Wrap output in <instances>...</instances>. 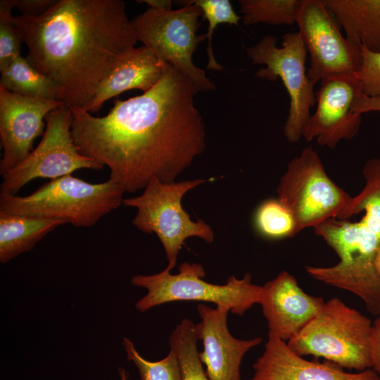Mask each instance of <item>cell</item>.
I'll list each match as a JSON object with an SVG mask.
<instances>
[{"instance_id":"obj_27","label":"cell","mask_w":380,"mask_h":380,"mask_svg":"<svg viewBox=\"0 0 380 380\" xmlns=\"http://www.w3.org/2000/svg\"><path fill=\"white\" fill-rule=\"evenodd\" d=\"M11 0L0 1V72L21 56L22 40L13 22Z\"/></svg>"},{"instance_id":"obj_7","label":"cell","mask_w":380,"mask_h":380,"mask_svg":"<svg viewBox=\"0 0 380 380\" xmlns=\"http://www.w3.org/2000/svg\"><path fill=\"white\" fill-rule=\"evenodd\" d=\"M205 179L164 183L152 179L144 192L123 199L125 206L137 208L132 224L139 230L158 237L170 271L176 266L180 249L189 237H198L207 243L214 240L211 227L203 220H191L183 209L182 200L186 193L205 183Z\"/></svg>"},{"instance_id":"obj_22","label":"cell","mask_w":380,"mask_h":380,"mask_svg":"<svg viewBox=\"0 0 380 380\" xmlns=\"http://www.w3.org/2000/svg\"><path fill=\"white\" fill-rule=\"evenodd\" d=\"M195 324L184 318L170 336V350L177 358L181 380H210L204 370L197 348Z\"/></svg>"},{"instance_id":"obj_9","label":"cell","mask_w":380,"mask_h":380,"mask_svg":"<svg viewBox=\"0 0 380 380\" xmlns=\"http://www.w3.org/2000/svg\"><path fill=\"white\" fill-rule=\"evenodd\" d=\"M277 38L264 35L246 53L255 65H264L255 77L272 82L280 78L290 99L289 115L284 126V134L290 143L302 137L303 128L310 117V109L316 103L315 84L305 70L307 50L298 31L284 34L281 46Z\"/></svg>"},{"instance_id":"obj_23","label":"cell","mask_w":380,"mask_h":380,"mask_svg":"<svg viewBox=\"0 0 380 380\" xmlns=\"http://www.w3.org/2000/svg\"><path fill=\"white\" fill-rule=\"evenodd\" d=\"M302 0H240L244 25L266 23L293 25L296 22Z\"/></svg>"},{"instance_id":"obj_8","label":"cell","mask_w":380,"mask_h":380,"mask_svg":"<svg viewBox=\"0 0 380 380\" xmlns=\"http://www.w3.org/2000/svg\"><path fill=\"white\" fill-rule=\"evenodd\" d=\"M177 9L148 8L131 20L134 34L143 46L159 59L188 76L199 91H211L215 85L197 67L192 56L198 44L206 39L198 35L202 11L189 1H182Z\"/></svg>"},{"instance_id":"obj_3","label":"cell","mask_w":380,"mask_h":380,"mask_svg":"<svg viewBox=\"0 0 380 380\" xmlns=\"http://www.w3.org/2000/svg\"><path fill=\"white\" fill-rule=\"evenodd\" d=\"M362 175L364 187L337 218L313 229L339 257L337 264L319 267L317 279L371 301L380 298V276L375 267L380 245V158L367 160Z\"/></svg>"},{"instance_id":"obj_2","label":"cell","mask_w":380,"mask_h":380,"mask_svg":"<svg viewBox=\"0 0 380 380\" xmlns=\"http://www.w3.org/2000/svg\"><path fill=\"white\" fill-rule=\"evenodd\" d=\"M13 22L26 58L58 86V101L81 108L137 42L121 0H58L40 16Z\"/></svg>"},{"instance_id":"obj_1","label":"cell","mask_w":380,"mask_h":380,"mask_svg":"<svg viewBox=\"0 0 380 380\" xmlns=\"http://www.w3.org/2000/svg\"><path fill=\"white\" fill-rule=\"evenodd\" d=\"M198 91L169 65L152 89L115 99L105 116L70 106L75 144L82 155L107 167L125 192L144 189L153 179L173 182L205 147V125L194 99Z\"/></svg>"},{"instance_id":"obj_29","label":"cell","mask_w":380,"mask_h":380,"mask_svg":"<svg viewBox=\"0 0 380 380\" xmlns=\"http://www.w3.org/2000/svg\"><path fill=\"white\" fill-rule=\"evenodd\" d=\"M58 0H11L13 8L21 12V15L38 17L49 10Z\"/></svg>"},{"instance_id":"obj_31","label":"cell","mask_w":380,"mask_h":380,"mask_svg":"<svg viewBox=\"0 0 380 380\" xmlns=\"http://www.w3.org/2000/svg\"><path fill=\"white\" fill-rule=\"evenodd\" d=\"M353 110L360 115L368 112H380V97H369L360 90L354 100Z\"/></svg>"},{"instance_id":"obj_33","label":"cell","mask_w":380,"mask_h":380,"mask_svg":"<svg viewBox=\"0 0 380 380\" xmlns=\"http://www.w3.org/2000/svg\"><path fill=\"white\" fill-rule=\"evenodd\" d=\"M375 267L380 276V245L378 248L376 258H375Z\"/></svg>"},{"instance_id":"obj_18","label":"cell","mask_w":380,"mask_h":380,"mask_svg":"<svg viewBox=\"0 0 380 380\" xmlns=\"http://www.w3.org/2000/svg\"><path fill=\"white\" fill-rule=\"evenodd\" d=\"M169 65L144 46L134 48L103 80L84 109L90 113L98 112L106 101L129 89L148 91L161 79Z\"/></svg>"},{"instance_id":"obj_5","label":"cell","mask_w":380,"mask_h":380,"mask_svg":"<svg viewBox=\"0 0 380 380\" xmlns=\"http://www.w3.org/2000/svg\"><path fill=\"white\" fill-rule=\"evenodd\" d=\"M372 327L367 317L334 297L287 345L299 356L323 357L360 372L372 367Z\"/></svg>"},{"instance_id":"obj_16","label":"cell","mask_w":380,"mask_h":380,"mask_svg":"<svg viewBox=\"0 0 380 380\" xmlns=\"http://www.w3.org/2000/svg\"><path fill=\"white\" fill-rule=\"evenodd\" d=\"M322 297L306 293L286 271L262 286L260 304L269 332L288 341L300 332L321 310Z\"/></svg>"},{"instance_id":"obj_13","label":"cell","mask_w":380,"mask_h":380,"mask_svg":"<svg viewBox=\"0 0 380 380\" xmlns=\"http://www.w3.org/2000/svg\"><path fill=\"white\" fill-rule=\"evenodd\" d=\"M315 92L317 108L308 120L302 137L310 141L316 139L321 146L334 149L343 139H351L357 134L362 115L353 110L360 90L355 73L322 79Z\"/></svg>"},{"instance_id":"obj_21","label":"cell","mask_w":380,"mask_h":380,"mask_svg":"<svg viewBox=\"0 0 380 380\" xmlns=\"http://www.w3.org/2000/svg\"><path fill=\"white\" fill-rule=\"evenodd\" d=\"M0 87L14 94L46 100H57L58 86L21 56L1 72Z\"/></svg>"},{"instance_id":"obj_25","label":"cell","mask_w":380,"mask_h":380,"mask_svg":"<svg viewBox=\"0 0 380 380\" xmlns=\"http://www.w3.org/2000/svg\"><path fill=\"white\" fill-rule=\"evenodd\" d=\"M200 8L202 15L208 22V32L205 34L208 40L206 53L208 63L206 69L222 71L223 67L217 62L213 49V34L220 24L227 23L239 26L242 17L234 10L229 0H192L189 1Z\"/></svg>"},{"instance_id":"obj_12","label":"cell","mask_w":380,"mask_h":380,"mask_svg":"<svg viewBox=\"0 0 380 380\" xmlns=\"http://www.w3.org/2000/svg\"><path fill=\"white\" fill-rule=\"evenodd\" d=\"M296 23L310 55L307 74L314 84L328 77L360 70V47L342 34L322 0H302Z\"/></svg>"},{"instance_id":"obj_15","label":"cell","mask_w":380,"mask_h":380,"mask_svg":"<svg viewBox=\"0 0 380 380\" xmlns=\"http://www.w3.org/2000/svg\"><path fill=\"white\" fill-rule=\"evenodd\" d=\"M197 310L201 322L195 324L203 350L199 357L205 365L210 380H241L240 365L245 354L262 342L260 337L250 340L234 338L227 327L230 311L226 306L215 308L200 303Z\"/></svg>"},{"instance_id":"obj_30","label":"cell","mask_w":380,"mask_h":380,"mask_svg":"<svg viewBox=\"0 0 380 380\" xmlns=\"http://www.w3.org/2000/svg\"><path fill=\"white\" fill-rule=\"evenodd\" d=\"M370 346L372 369L380 374V316L372 322Z\"/></svg>"},{"instance_id":"obj_26","label":"cell","mask_w":380,"mask_h":380,"mask_svg":"<svg viewBox=\"0 0 380 380\" xmlns=\"http://www.w3.org/2000/svg\"><path fill=\"white\" fill-rule=\"evenodd\" d=\"M122 344L127 360L138 369L140 380H181L179 362L173 351L170 350L160 360L151 362L144 358L127 338H123Z\"/></svg>"},{"instance_id":"obj_20","label":"cell","mask_w":380,"mask_h":380,"mask_svg":"<svg viewBox=\"0 0 380 380\" xmlns=\"http://www.w3.org/2000/svg\"><path fill=\"white\" fill-rule=\"evenodd\" d=\"M65 222L13 214L0 210V262L6 263L29 251Z\"/></svg>"},{"instance_id":"obj_17","label":"cell","mask_w":380,"mask_h":380,"mask_svg":"<svg viewBox=\"0 0 380 380\" xmlns=\"http://www.w3.org/2000/svg\"><path fill=\"white\" fill-rule=\"evenodd\" d=\"M253 368L251 380H380V374L372 368L352 373L327 360L321 363L305 360L270 333Z\"/></svg>"},{"instance_id":"obj_11","label":"cell","mask_w":380,"mask_h":380,"mask_svg":"<svg viewBox=\"0 0 380 380\" xmlns=\"http://www.w3.org/2000/svg\"><path fill=\"white\" fill-rule=\"evenodd\" d=\"M72 111L64 105L45 117L46 128L37 147L2 177V195H16L29 182L37 178L55 179L80 169L102 170L104 167L82 155L72 134Z\"/></svg>"},{"instance_id":"obj_32","label":"cell","mask_w":380,"mask_h":380,"mask_svg":"<svg viewBox=\"0 0 380 380\" xmlns=\"http://www.w3.org/2000/svg\"><path fill=\"white\" fill-rule=\"evenodd\" d=\"M138 3H145L149 8L156 9H172V1L167 0H141L137 1Z\"/></svg>"},{"instance_id":"obj_19","label":"cell","mask_w":380,"mask_h":380,"mask_svg":"<svg viewBox=\"0 0 380 380\" xmlns=\"http://www.w3.org/2000/svg\"><path fill=\"white\" fill-rule=\"evenodd\" d=\"M352 44L380 52V0H322Z\"/></svg>"},{"instance_id":"obj_10","label":"cell","mask_w":380,"mask_h":380,"mask_svg":"<svg viewBox=\"0 0 380 380\" xmlns=\"http://www.w3.org/2000/svg\"><path fill=\"white\" fill-rule=\"evenodd\" d=\"M278 199L293 214L298 233L331 218H337L352 196L326 172L310 146L302 149L287 165L277 189Z\"/></svg>"},{"instance_id":"obj_28","label":"cell","mask_w":380,"mask_h":380,"mask_svg":"<svg viewBox=\"0 0 380 380\" xmlns=\"http://www.w3.org/2000/svg\"><path fill=\"white\" fill-rule=\"evenodd\" d=\"M362 64L355 72L361 91L369 97H380V52L360 46Z\"/></svg>"},{"instance_id":"obj_4","label":"cell","mask_w":380,"mask_h":380,"mask_svg":"<svg viewBox=\"0 0 380 380\" xmlns=\"http://www.w3.org/2000/svg\"><path fill=\"white\" fill-rule=\"evenodd\" d=\"M114 180L90 183L72 175L51 179L25 196L0 194V210L89 227L123 204Z\"/></svg>"},{"instance_id":"obj_6","label":"cell","mask_w":380,"mask_h":380,"mask_svg":"<svg viewBox=\"0 0 380 380\" xmlns=\"http://www.w3.org/2000/svg\"><path fill=\"white\" fill-rule=\"evenodd\" d=\"M205 275L201 264L187 262L179 265L176 274L166 267L155 274L135 275L132 284L147 290L146 295L136 303V308L144 312L164 303L196 300L226 306L241 316L255 304H260L262 286L252 283L249 273L242 279L232 275L224 284L209 283L203 279Z\"/></svg>"},{"instance_id":"obj_14","label":"cell","mask_w":380,"mask_h":380,"mask_svg":"<svg viewBox=\"0 0 380 380\" xmlns=\"http://www.w3.org/2000/svg\"><path fill=\"white\" fill-rule=\"evenodd\" d=\"M61 101L24 96L0 87V137L3 156L0 175L21 163L44 134L45 117L63 106Z\"/></svg>"},{"instance_id":"obj_34","label":"cell","mask_w":380,"mask_h":380,"mask_svg":"<svg viewBox=\"0 0 380 380\" xmlns=\"http://www.w3.org/2000/svg\"><path fill=\"white\" fill-rule=\"evenodd\" d=\"M119 374H120V380H127V379H128L127 373L126 372V371L124 369L120 368L119 369Z\"/></svg>"},{"instance_id":"obj_24","label":"cell","mask_w":380,"mask_h":380,"mask_svg":"<svg viewBox=\"0 0 380 380\" xmlns=\"http://www.w3.org/2000/svg\"><path fill=\"white\" fill-rule=\"evenodd\" d=\"M253 223L256 232L267 239L291 238L298 234L293 214L278 198L262 201L255 211Z\"/></svg>"}]
</instances>
